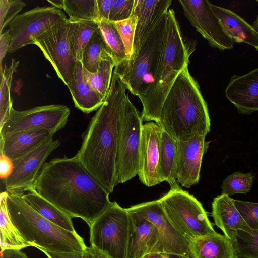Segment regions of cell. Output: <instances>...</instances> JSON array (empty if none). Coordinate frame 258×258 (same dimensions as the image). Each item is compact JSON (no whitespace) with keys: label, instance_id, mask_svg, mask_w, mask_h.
I'll list each match as a JSON object with an SVG mask.
<instances>
[{"label":"cell","instance_id":"1","mask_svg":"<svg viewBox=\"0 0 258 258\" xmlns=\"http://www.w3.org/2000/svg\"><path fill=\"white\" fill-rule=\"evenodd\" d=\"M33 189L72 218L83 219L89 226L111 202L109 194L76 155L55 158L46 162Z\"/></svg>","mask_w":258,"mask_h":258},{"label":"cell","instance_id":"2","mask_svg":"<svg viewBox=\"0 0 258 258\" xmlns=\"http://www.w3.org/2000/svg\"><path fill=\"white\" fill-rule=\"evenodd\" d=\"M125 84L113 72L107 95L82 135L76 156L109 194L117 185L116 157L121 118L128 94Z\"/></svg>","mask_w":258,"mask_h":258},{"label":"cell","instance_id":"3","mask_svg":"<svg viewBox=\"0 0 258 258\" xmlns=\"http://www.w3.org/2000/svg\"><path fill=\"white\" fill-rule=\"evenodd\" d=\"M158 124L176 140L195 135L206 136L209 132L207 104L188 66L177 77L167 95Z\"/></svg>","mask_w":258,"mask_h":258},{"label":"cell","instance_id":"4","mask_svg":"<svg viewBox=\"0 0 258 258\" xmlns=\"http://www.w3.org/2000/svg\"><path fill=\"white\" fill-rule=\"evenodd\" d=\"M7 192L6 202L10 219L30 246L53 252L86 250L85 242L77 232L67 231L42 217L26 203L23 192Z\"/></svg>","mask_w":258,"mask_h":258},{"label":"cell","instance_id":"5","mask_svg":"<svg viewBox=\"0 0 258 258\" xmlns=\"http://www.w3.org/2000/svg\"><path fill=\"white\" fill-rule=\"evenodd\" d=\"M181 33L173 9L167 12V38L161 62L154 82L141 101L143 121H159L165 100L178 75L188 66L192 53Z\"/></svg>","mask_w":258,"mask_h":258},{"label":"cell","instance_id":"6","mask_svg":"<svg viewBox=\"0 0 258 258\" xmlns=\"http://www.w3.org/2000/svg\"><path fill=\"white\" fill-rule=\"evenodd\" d=\"M167 12L151 31L136 56L120 62L113 70L127 89L141 101L153 85L161 62L167 38Z\"/></svg>","mask_w":258,"mask_h":258},{"label":"cell","instance_id":"7","mask_svg":"<svg viewBox=\"0 0 258 258\" xmlns=\"http://www.w3.org/2000/svg\"><path fill=\"white\" fill-rule=\"evenodd\" d=\"M89 227L91 246L111 258H126L133 231V220L126 208L111 202Z\"/></svg>","mask_w":258,"mask_h":258},{"label":"cell","instance_id":"8","mask_svg":"<svg viewBox=\"0 0 258 258\" xmlns=\"http://www.w3.org/2000/svg\"><path fill=\"white\" fill-rule=\"evenodd\" d=\"M159 200L169 221L189 241L216 232L201 202L179 185Z\"/></svg>","mask_w":258,"mask_h":258},{"label":"cell","instance_id":"9","mask_svg":"<svg viewBox=\"0 0 258 258\" xmlns=\"http://www.w3.org/2000/svg\"><path fill=\"white\" fill-rule=\"evenodd\" d=\"M143 121L127 96L121 118L116 157L117 184L138 175Z\"/></svg>","mask_w":258,"mask_h":258},{"label":"cell","instance_id":"10","mask_svg":"<svg viewBox=\"0 0 258 258\" xmlns=\"http://www.w3.org/2000/svg\"><path fill=\"white\" fill-rule=\"evenodd\" d=\"M71 27V21L67 19L50 28L34 42L68 88L74 79L77 62L70 43Z\"/></svg>","mask_w":258,"mask_h":258},{"label":"cell","instance_id":"11","mask_svg":"<svg viewBox=\"0 0 258 258\" xmlns=\"http://www.w3.org/2000/svg\"><path fill=\"white\" fill-rule=\"evenodd\" d=\"M67 19L61 10L53 6H37L18 15L8 25L11 39L8 52L34 44L46 31Z\"/></svg>","mask_w":258,"mask_h":258},{"label":"cell","instance_id":"12","mask_svg":"<svg viewBox=\"0 0 258 258\" xmlns=\"http://www.w3.org/2000/svg\"><path fill=\"white\" fill-rule=\"evenodd\" d=\"M70 114L69 107L61 104L40 106L24 111L13 108L0 127V136L39 129L48 130L55 134L66 126Z\"/></svg>","mask_w":258,"mask_h":258},{"label":"cell","instance_id":"13","mask_svg":"<svg viewBox=\"0 0 258 258\" xmlns=\"http://www.w3.org/2000/svg\"><path fill=\"white\" fill-rule=\"evenodd\" d=\"M126 209L148 220L158 230L159 241L155 253L179 257L189 255V241L169 221L159 199L135 205Z\"/></svg>","mask_w":258,"mask_h":258},{"label":"cell","instance_id":"14","mask_svg":"<svg viewBox=\"0 0 258 258\" xmlns=\"http://www.w3.org/2000/svg\"><path fill=\"white\" fill-rule=\"evenodd\" d=\"M60 145L59 140L52 138L12 160L14 165L12 173L2 180L6 190L25 192L33 189L46 159Z\"/></svg>","mask_w":258,"mask_h":258},{"label":"cell","instance_id":"15","mask_svg":"<svg viewBox=\"0 0 258 258\" xmlns=\"http://www.w3.org/2000/svg\"><path fill=\"white\" fill-rule=\"evenodd\" d=\"M184 15L196 30L213 48L231 49L234 42L225 33L220 22L207 0H179Z\"/></svg>","mask_w":258,"mask_h":258},{"label":"cell","instance_id":"16","mask_svg":"<svg viewBox=\"0 0 258 258\" xmlns=\"http://www.w3.org/2000/svg\"><path fill=\"white\" fill-rule=\"evenodd\" d=\"M205 137L195 135L177 140V181L183 187L190 188L199 182L203 157L209 144Z\"/></svg>","mask_w":258,"mask_h":258},{"label":"cell","instance_id":"17","mask_svg":"<svg viewBox=\"0 0 258 258\" xmlns=\"http://www.w3.org/2000/svg\"><path fill=\"white\" fill-rule=\"evenodd\" d=\"M161 131L160 126L154 121L142 126L138 175L140 181L148 187L161 182L159 175Z\"/></svg>","mask_w":258,"mask_h":258},{"label":"cell","instance_id":"18","mask_svg":"<svg viewBox=\"0 0 258 258\" xmlns=\"http://www.w3.org/2000/svg\"><path fill=\"white\" fill-rule=\"evenodd\" d=\"M225 95L239 113L257 111L258 68L243 75H233L226 88Z\"/></svg>","mask_w":258,"mask_h":258},{"label":"cell","instance_id":"19","mask_svg":"<svg viewBox=\"0 0 258 258\" xmlns=\"http://www.w3.org/2000/svg\"><path fill=\"white\" fill-rule=\"evenodd\" d=\"M171 0H135L132 15L138 18L132 59L137 54L151 31L161 17L168 11Z\"/></svg>","mask_w":258,"mask_h":258},{"label":"cell","instance_id":"20","mask_svg":"<svg viewBox=\"0 0 258 258\" xmlns=\"http://www.w3.org/2000/svg\"><path fill=\"white\" fill-rule=\"evenodd\" d=\"M54 134L50 130L39 129L0 136V154L14 160L52 139Z\"/></svg>","mask_w":258,"mask_h":258},{"label":"cell","instance_id":"21","mask_svg":"<svg viewBox=\"0 0 258 258\" xmlns=\"http://www.w3.org/2000/svg\"><path fill=\"white\" fill-rule=\"evenodd\" d=\"M234 199L221 194L215 198L212 203V215L215 225L231 241L239 230L250 229L235 207Z\"/></svg>","mask_w":258,"mask_h":258},{"label":"cell","instance_id":"22","mask_svg":"<svg viewBox=\"0 0 258 258\" xmlns=\"http://www.w3.org/2000/svg\"><path fill=\"white\" fill-rule=\"evenodd\" d=\"M128 213L133 220V231L126 258H143L149 253H155L159 241L158 230L148 220L135 213Z\"/></svg>","mask_w":258,"mask_h":258},{"label":"cell","instance_id":"23","mask_svg":"<svg viewBox=\"0 0 258 258\" xmlns=\"http://www.w3.org/2000/svg\"><path fill=\"white\" fill-rule=\"evenodd\" d=\"M226 35L234 42L244 43L258 48V32L232 11L211 4Z\"/></svg>","mask_w":258,"mask_h":258},{"label":"cell","instance_id":"24","mask_svg":"<svg viewBox=\"0 0 258 258\" xmlns=\"http://www.w3.org/2000/svg\"><path fill=\"white\" fill-rule=\"evenodd\" d=\"M191 258H236L232 242L217 232L189 240Z\"/></svg>","mask_w":258,"mask_h":258},{"label":"cell","instance_id":"25","mask_svg":"<svg viewBox=\"0 0 258 258\" xmlns=\"http://www.w3.org/2000/svg\"><path fill=\"white\" fill-rule=\"evenodd\" d=\"M75 106L85 113L97 111L104 100L87 82L82 61H77L74 77L68 88Z\"/></svg>","mask_w":258,"mask_h":258},{"label":"cell","instance_id":"26","mask_svg":"<svg viewBox=\"0 0 258 258\" xmlns=\"http://www.w3.org/2000/svg\"><path fill=\"white\" fill-rule=\"evenodd\" d=\"M26 203L42 217L59 227L70 232H77L72 217L32 189L23 193Z\"/></svg>","mask_w":258,"mask_h":258},{"label":"cell","instance_id":"27","mask_svg":"<svg viewBox=\"0 0 258 258\" xmlns=\"http://www.w3.org/2000/svg\"><path fill=\"white\" fill-rule=\"evenodd\" d=\"M177 140L162 130L159 163L161 182H167L171 188L179 185L177 181Z\"/></svg>","mask_w":258,"mask_h":258},{"label":"cell","instance_id":"28","mask_svg":"<svg viewBox=\"0 0 258 258\" xmlns=\"http://www.w3.org/2000/svg\"><path fill=\"white\" fill-rule=\"evenodd\" d=\"M7 191L0 198V246L1 249L21 250L30 245L22 238L13 224L6 205Z\"/></svg>","mask_w":258,"mask_h":258},{"label":"cell","instance_id":"29","mask_svg":"<svg viewBox=\"0 0 258 258\" xmlns=\"http://www.w3.org/2000/svg\"><path fill=\"white\" fill-rule=\"evenodd\" d=\"M99 29L98 21H71L70 43L73 55L77 61H82L85 47Z\"/></svg>","mask_w":258,"mask_h":258},{"label":"cell","instance_id":"30","mask_svg":"<svg viewBox=\"0 0 258 258\" xmlns=\"http://www.w3.org/2000/svg\"><path fill=\"white\" fill-rule=\"evenodd\" d=\"M115 65L112 56L107 54L102 58L96 73L90 72L83 67L87 82L104 100L110 87L113 70Z\"/></svg>","mask_w":258,"mask_h":258},{"label":"cell","instance_id":"31","mask_svg":"<svg viewBox=\"0 0 258 258\" xmlns=\"http://www.w3.org/2000/svg\"><path fill=\"white\" fill-rule=\"evenodd\" d=\"M107 54L112 56L99 29L85 47L82 61L84 68L90 72L96 73L102 58Z\"/></svg>","mask_w":258,"mask_h":258},{"label":"cell","instance_id":"32","mask_svg":"<svg viewBox=\"0 0 258 258\" xmlns=\"http://www.w3.org/2000/svg\"><path fill=\"white\" fill-rule=\"evenodd\" d=\"M98 22L100 31L116 66L127 59L122 40L114 22L109 20H102Z\"/></svg>","mask_w":258,"mask_h":258},{"label":"cell","instance_id":"33","mask_svg":"<svg viewBox=\"0 0 258 258\" xmlns=\"http://www.w3.org/2000/svg\"><path fill=\"white\" fill-rule=\"evenodd\" d=\"M19 61L14 58L9 66L5 64L1 73L0 87V127L5 122L13 107V101L11 96V88L13 76L16 71Z\"/></svg>","mask_w":258,"mask_h":258},{"label":"cell","instance_id":"34","mask_svg":"<svg viewBox=\"0 0 258 258\" xmlns=\"http://www.w3.org/2000/svg\"><path fill=\"white\" fill-rule=\"evenodd\" d=\"M62 9L71 21L98 22L97 0H63Z\"/></svg>","mask_w":258,"mask_h":258},{"label":"cell","instance_id":"35","mask_svg":"<svg viewBox=\"0 0 258 258\" xmlns=\"http://www.w3.org/2000/svg\"><path fill=\"white\" fill-rule=\"evenodd\" d=\"M232 242L236 258H258V230H239Z\"/></svg>","mask_w":258,"mask_h":258},{"label":"cell","instance_id":"36","mask_svg":"<svg viewBox=\"0 0 258 258\" xmlns=\"http://www.w3.org/2000/svg\"><path fill=\"white\" fill-rule=\"evenodd\" d=\"M254 178L251 173L234 172L223 181L222 194L229 196L236 194H247L251 190Z\"/></svg>","mask_w":258,"mask_h":258},{"label":"cell","instance_id":"37","mask_svg":"<svg viewBox=\"0 0 258 258\" xmlns=\"http://www.w3.org/2000/svg\"><path fill=\"white\" fill-rule=\"evenodd\" d=\"M137 16L132 15L129 18L114 22L123 42L128 60L133 53L135 31L137 23Z\"/></svg>","mask_w":258,"mask_h":258},{"label":"cell","instance_id":"38","mask_svg":"<svg viewBox=\"0 0 258 258\" xmlns=\"http://www.w3.org/2000/svg\"><path fill=\"white\" fill-rule=\"evenodd\" d=\"M25 6L20 0H0V34Z\"/></svg>","mask_w":258,"mask_h":258},{"label":"cell","instance_id":"39","mask_svg":"<svg viewBox=\"0 0 258 258\" xmlns=\"http://www.w3.org/2000/svg\"><path fill=\"white\" fill-rule=\"evenodd\" d=\"M234 203L251 230H258V203L233 200Z\"/></svg>","mask_w":258,"mask_h":258},{"label":"cell","instance_id":"40","mask_svg":"<svg viewBox=\"0 0 258 258\" xmlns=\"http://www.w3.org/2000/svg\"><path fill=\"white\" fill-rule=\"evenodd\" d=\"M135 0H113L109 21L115 22L132 16Z\"/></svg>","mask_w":258,"mask_h":258},{"label":"cell","instance_id":"41","mask_svg":"<svg viewBox=\"0 0 258 258\" xmlns=\"http://www.w3.org/2000/svg\"><path fill=\"white\" fill-rule=\"evenodd\" d=\"M113 0H97L98 22L102 20H109V15Z\"/></svg>","mask_w":258,"mask_h":258},{"label":"cell","instance_id":"42","mask_svg":"<svg viewBox=\"0 0 258 258\" xmlns=\"http://www.w3.org/2000/svg\"><path fill=\"white\" fill-rule=\"evenodd\" d=\"M14 169L12 159L7 156L1 154L0 156V177L2 180L9 177Z\"/></svg>","mask_w":258,"mask_h":258},{"label":"cell","instance_id":"43","mask_svg":"<svg viewBox=\"0 0 258 258\" xmlns=\"http://www.w3.org/2000/svg\"><path fill=\"white\" fill-rule=\"evenodd\" d=\"M11 36L8 30L0 34V65L1 73L3 72L2 62L8 52L11 43Z\"/></svg>","mask_w":258,"mask_h":258},{"label":"cell","instance_id":"44","mask_svg":"<svg viewBox=\"0 0 258 258\" xmlns=\"http://www.w3.org/2000/svg\"><path fill=\"white\" fill-rule=\"evenodd\" d=\"M44 253L48 258H86L84 251L69 252H53L39 249Z\"/></svg>","mask_w":258,"mask_h":258},{"label":"cell","instance_id":"45","mask_svg":"<svg viewBox=\"0 0 258 258\" xmlns=\"http://www.w3.org/2000/svg\"><path fill=\"white\" fill-rule=\"evenodd\" d=\"M0 254V258H29L25 253L17 249H2Z\"/></svg>","mask_w":258,"mask_h":258},{"label":"cell","instance_id":"46","mask_svg":"<svg viewBox=\"0 0 258 258\" xmlns=\"http://www.w3.org/2000/svg\"><path fill=\"white\" fill-rule=\"evenodd\" d=\"M84 253L86 258H111L91 246L87 247Z\"/></svg>","mask_w":258,"mask_h":258},{"label":"cell","instance_id":"47","mask_svg":"<svg viewBox=\"0 0 258 258\" xmlns=\"http://www.w3.org/2000/svg\"><path fill=\"white\" fill-rule=\"evenodd\" d=\"M53 7L57 8L60 10L62 9L63 7V0H56V1H47Z\"/></svg>","mask_w":258,"mask_h":258},{"label":"cell","instance_id":"48","mask_svg":"<svg viewBox=\"0 0 258 258\" xmlns=\"http://www.w3.org/2000/svg\"><path fill=\"white\" fill-rule=\"evenodd\" d=\"M161 257L162 254L157 253H151L146 255L143 258H161Z\"/></svg>","mask_w":258,"mask_h":258},{"label":"cell","instance_id":"49","mask_svg":"<svg viewBox=\"0 0 258 258\" xmlns=\"http://www.w3.org/2000/svg\"><path fill=\"white\" fill-rule=\"evenodd\" d=\"M256 2L258 3V0H257ZM253 26L254 27L255 29L258 32V15L255 21L253 23Z\"/></svg>","mask_w":258,"mask_h":258},{"label":"cell","instance_id":"50","mask_svg":"<svg viewBox=\"0 0 258 258\" xmlns=\"http://www.w3.org/2000/svg\"><path fill=\"white\" fill-rule=\"evenodd\" d=\"M179 258H191L189 255H187V256H182V257H180Z\"/></svg>","mask_w":258,"mask_h":258},{"label":"cell","instance_id":"51","mask_svg":"<svg viewBox=\"0 0 258 258\" xmlns=\"http://www.w3.org/2000/svg\"><path fill=\"white\" fill-rule=\"evenodd\" d=\"M257 50L258 51V48L257 49Z\"/></svg>","mask_w":258,"mask_h":258}]
</instances>
